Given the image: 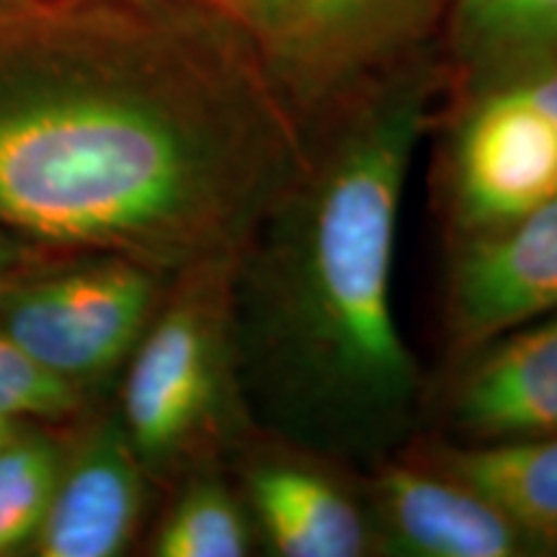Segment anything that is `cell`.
<instances>
[{
    "instance_id": "obj_1",
    "label": "cell",
    "mask_w": 557,
    "mask_h": 557,
    "mask_svg": "<svg viewBox=\"0 0 557 557\" xmlns=\"http://www.w3.org/2000/svg\"><path fill=\"white\" fill-rule=\"evenodd\" d=\"M308 137L205 0L0 11V230L176 278L235 261Z\"/></svg>"
},
{
    "instance_id": "obj_2",
    "label": "cell",
    "mask_w": 557,
    "mask_h": 557,
    "mask_svg": "<svg viewBox=\"0 0 557 557\" xmlns=\"http://www.w3.org/2000/svg\"><path fill=\"white\" fill-rule=\"evenodd\" d=\"M447 83L431 45L320 120L233 263L256 431L351 475L418 438L423 377L395 320L393 269L410 163Z\"/></svg>"
},
{
    "instance_id": "obj_3",
    "label": "cell",
    "mask_w": 557,
    "mask_h": 557,
    "mask_svg": "<svg viewBox=\"0 0 557 557\" xmlns=\"http://www.w3.org/2000/svg\"><path fill=\"white\" fill-rule=\"evenodd\" d=\"M233 263L173 278L127 361L120 421L148 475L199 470L259 434L240 377Z\"/></svg>"
},
{
    "instance_id": "obj_4",
    "label": "cell",
    "mask_w": 557,
    "mask_h": 557,
    "mask_svg": "<svg viewBox=\"0 0 557 557\" xmlns=\"http://www.w3.org/2000/svg\"><path fill=\"white\" fill-rule=\"evenodd\" d=\"M436 197L449 243L557 197V50L451 81Z\"/></svg>"
},
{
    "instance_id": "obj_5",
    "label": "cell",
    "mask_w": 557,
    "mask_h": 557,
    "mask_svg": "<svg viewBox=\"0 0 557 557\" xmlns=\"http://www.w3.org/2000/svg\"><path fill=\"white\" fill-rule=\"evenodd\" d=\"M171 276L122 256L86 261L0 295V331L81 393L127 364Z\"/></svg>"
},
{
    "instance_id": "obj_6",
    "label": "cell",
    "mask_w": 557,
    "mask_h": 557,
    "mask_svg": "<svg viewBox=\"0 0 557 557\" xmlns=\"http://www.w3.org/2000/svg\"><path fill=\"white\" fill-rule=\"evenodd\" d=\"M449 0H308L261 47L305 137L367 83L434 45Z\"/></svg>"
},
{
    "instance_id": "obj_7",
    "label": "cell",
    "mask_w": 557,
    "mask_h": 557,
    "mask_svg": "<svg viewBox=\"0 0 557 557\" xmlns=\"http://www.w3.org/2000/svg\"><path fill=\"white\" fill-rule=\"evenodd\" d=\"M449 250L444 331L455 359L557 310V197Z\"/></svg>"
},
{
    "instance_id": "obj_8",
    "label": "cell",
    "mask_w": 557,
    "mask_h": 557,
    "mask_svg": "<svg viewBox=\"0 0 557 557\" xmlns=\"http://www.w3.org/2000/svg\"><path fill=\"white\" fill-rule=\"evenodd\" d=\"M240 449V498L269 555H372L361 491L346 480L351 472L263 434Z\"/></svg>"
},
{
    "instance_id": "obj_9",
    "label": "cell",
    "mask_w": 557,
    "mask_h": 557,
    "mask_svg": "<svg viewBox=\"0 0 557 557\" xmlns=\"http://www.w3.org/2000/svg\"><path fill=\"white\" fill-rule=\"evenodd\" d=\"M361 478L372 555H532L511 521L483 496L408 455H398Z\"/></svg>"
},
{
    "instance_id": "obj_10",
    "label": "cell",
    "mask_w": 557,
    "mask_h": 557,
    "mask_svg": "<svg viewBox=\"0 0 557 557\" xmlns=\"http://www.w3.org/2000/svg\"><path fill=\"white\" fill-rule=\"evenodd\" d=\"M557 434V310L457 359L442 398V434L493 444Z\"/></svg>"
},
{
    "instance_id": "obj_11",
    "label": "cell",
    "mask_w": 557,
    "mask_h": 557,
    "mask_svg": "<svg viewBox=\"0 0 557 557\" xmlns=\"http://www.w3.org/2000/svg\"><path fill=\"white\" fill-rule=\"evenodd\" d=\"M139 462L120 418H103L62 462L58 491L37 540L45 557H114L135 540L148 496Z\"/></svg>"
},
{
    "instance_id": "obj_12",
    "label": "cell",
    "mask_w": 557,
    "mask_h": 557,
    "mask_svg": "<svg viewBox=\"0 0 557 557\" xmlns=\"http://www.w3.org/2000/svg\"><path fill=\"white\" fill-rule=\"evenodd\" d=\"M400 455L483 496L532 555H557V434L493 444L431 436L416 438Z\"/></svg>"
},
{
    "instance_id": "obj_13",
    "label": "cell",
    "mask_w": 557,
    "mask_h": 557,
    "mask_svg": "<svg viewBox=\"0 0 557 557\" xmlns=\"http://www.w3.org/2000/svg\"><path fill=\"white\" fill-rule=\"evenodd\" d=\"M449 83L557 50V0H449L442 21Z\"/></svg>"
},
{
    "instance_id": "obj_14",
    "label": "cell",
    "mask_w": 557,
    "mask_h": 557,
    "mask_svg": "<svg viewBox=\"0 0 557 557\" xmlns=\"http://www.w3.org/2000/svg\"><path fill=\"white\" fill-rule=\"evenodd\" d=\"M256 532L240 493L218 472L194 470L152 540L158 557H243Z\"/></svg>"
},
{
    "instance_id": "obj_15",
    "label": "cell",
    "mask_w": 557,
    "mask_h": 557,
    "mask_svg": "<svg viewBox=\"0 0 557 557\" xmlns=\"http://www.w3.org/2000/svg\"><path fill=\"white\" fill-rule=\"evenodd\" d=\"M62 451L41 431L18 426L0 449V555L34 545L58 491Z\"/></svg>"
},
{
    "instance_id": "obj_16",
    "label": "cell",
    "mask_w": 557,
    "mask_h": 557,
    "mask_svg": "<svg viewBox=\"0 0 557 557\" xmlns=\"http://www.w3.org/2000/svg\"><path fill=\"white\" fill-rule=\"evenodd\" d=\"M86 393L70 385L0 331V418L58 421L78 413Z\"/></svg>"
},
{
    "instance_id": "obj_17",
    "label": "cell",
    "mask_w": 557,
    "mask_h": 557,
    "mask_svg": "<svg viewBox=\"0 0 557 557\" xmlns=\"http://www.w3.org/2000/svg\"><path fill=\"white\" fill-rule=\"evenodd\" d=\"M205 3L225 16L261 50L297 16V11L308 0H205Z\"/></svg>"
},
{
    "instance_id": "obj_18",
    "label": "cell",
    "mask_w": 557,
    "mask_h": 557,
    "mask_svg": "<svg viewBox=\"0 0 557 557\" xmlns=\"http://www.w3.org/2000/svg\"><path fill=\"white\" fill-rule=\"evenodd\" d=\"M16 259H18V248L13 246V243L5 238L3 230H0V278L16 267Z\"/></svg>"
},
{
    "instance_id": "obj_19",
    "label": "cell",
    "mask_w": 557,
    "mask_h": 557,
    "mask_svg": "<svg viewBox=\"0 0 557 557\" xmlns=\"http://www.w3.org/2000/svg\"><path fill=\"white\" fill-rule=\"evenodd\" d=\"M16 429H18L16 421H5V418H0V449L5 447V442H9Z\"/></svg>"
},
{
    "instance_id": "obj_20",
    "label": "cell",
    "mask_w": 557,
    "mask_h": 557,
    "mask_svg": "<svg viewBox=\"0 0 557 557\" xmlns=\"http://www.w3.org/2000/svg\"><path fill=\"white\" fill-rule=\"evenodd\" d=\"M16 5H21V0H0V11L16 9Z\"/></svg>"
}]
</instances>
